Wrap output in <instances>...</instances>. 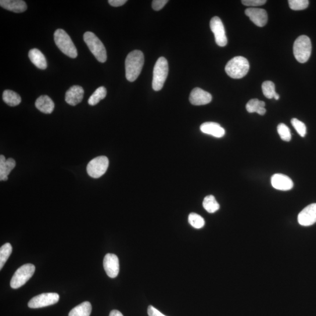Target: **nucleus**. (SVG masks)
I'll return each mask as SVG.
<instances>
[{
    "label": "nucleus",
    "mask_w": 316,
    "mask_h": 316,
    "mask_svg": "<svg viewBox=\"0 0 316 316\" xmlns=\"http://www.w3.org/2000/svg\"><path fill=\"white\" fill-rule=\"evenodd\" d=\"M144 64V56L141 51L135 50L128 54L125 59V76L129 82L136 80Z\"/></svg>",
    "instance_id": "nucleus-1"
},
{
    "label": "nucleus",
    "mask_w": 316,
    "mask_h": 316,
    "mask_svg": "<svg viewBox=\"0 0 316 316\" xmlns=\"http://www.w3.org/2000/svg\"><path fill=\"white\" fill-rule=\"evenodd\" d=\"M250 64L249 61L243 56H236L231 59L226 64V73L232 78H242L249 72Z\"/></svg>",
    "instance_id": "nucleus-2"
},
{
    "label": "nucleus",
    "mask_w": 316,
    "mask_h": 316,
    "mask_svg": "<svg viewBox=\"0 0 316 316\" xmlns=\"http://www.w3.org/2000/svg\"><path fill=\"white\" fill-rule=\"evenodd\" d=\"M54 40L57 47L64 55L76 58L77 56V51L76 46L65 31L62 29H58L54 33Z\"/></svg>",
    "instance_id": "nucleus-3"
},
{
    "label": "nucleus",
    "mask_w": 316,
    "mask_h": 316,
    "mask_svg": "<svg viewBox=\"0 0 316 316\" xmlns=\"http://www.w3.org/2000/svg\"><path fill=\"white\" fill-rule=\"evenodd\" d=\"M84 41L90 51L99 62L105 63L107 60V52L105 45L97 36L92 32H86L84 36Z\"/></svg>",
    "instance_id": "nucleus-4"
},
{
    "label": "nucleus",
    "mask_w": 316,
    "mask_h": 316,
    "mask_svg": "<svg viewBox=\"0 0 316 316\" xmlns=\"http://www.w3.org/2000/svg\"><path fill=\"white\" fill-rule=\"evenodd\" d=\"M311 53V43L306 35H301L294 41L293 54L298 62L304 63L309 59Z\"/></svg>",
    "instance_id": "nucleus-5"
},
{
    "label": "nucleus",
    "mask_w": 316,
    "mask_h": 316,
    "mask_svg": "<svg viewBox=\"0 0 316 316\" xmlns=\"http://www.w3.org/2000/svg\"><path fill=\"white\" fill-rule=\"evenodd\" d=\"M169 71L168 61L164 57L157 59L154 66L152 88L155 91H160L163 88Z\"/></svg>",
    "instance_id": "nucleus-6"
},
{
    "label": "nucleus",
    "mask_w": 316,
    "mask_h": 316,
    "mask_svg": "<svg viewBox=\"0 0 316 316\" xmlns=\"http://www.w3.org/2000/svg\"><path fill=\"white\" fill-rule=\"evenodd\" d=\"M35 271V267L33 264H25L17 269L14 274L10 282L13 289H19L23 286L33 276Z\"/></svg>",
    "instance_id": "nucleus-7"
},
{
    "label": "nucleus",
    "mask_w": 316,
    "mask_h": 316,
    "mask_svg": "<svg viewBox=\"0 0 316 316\" xmlns=\"http://www.w3.org/2000/svg\"><path fill=\"white\" fill-rule=\"evenodd\" d=\"M109 165V159L101 156L94 158L88 164L87 172L90 177L97 179L105 175Z\"/></svg>",
    "instance_id": "nucleus-8"
},
{
    "label": "nucleus",
    "mask_w": 316,
    "mask_h": 316,
    "mask_svg": "<svg viewBox=\"0 0 316 316\" xmlns=\"http://www.w3.org/2000/svg\"><path fill=\"white\" fill-rule=\"evenodd\" d=\"M59 295L56 293H46L39 294L29 301L28 306L31 308H42L51 306L58 302Z\"/></svg>",
    "instance_id": "nucleus-9"
},
{
    "label": "nucleus",
    "mask_w": 316,
    "mask_h": 316,
    "mask_svg": "<svg viewBox=\"0 0 316 316\" xmlns=\"http://www.w3.org/2000/svg\"><path fill=\"white\" fill-rule=\"evenodd\" d=\"M210 26L211 31L214 35L216 44L221 47L226 46L227 44V38L226 37L224 25L220 18L218 17L212 18Z\"/></svg>",
    "instance_id": "nucleus-10"
},
{
    "label": "nucleus",
    "mask_w": 316,
    "mask_h": 316,
    "mask_svg": "<svg viewBox=\"0 0 316 316\" xmlns=\"http://www.w3.org/2000/svg\"><path fill=\"white\" fill-rule=\"evenodd\" d=\"M104 268L110 278H116L120 271L119 260L116 255L107 254L104 258Z\"/></svg>",
    "instance_id": "nucleus-11"
},
{
    "label": "nucleus",
    "mask_w": 316,
    "mask_h": 316,
    "mask_svg": "<svg viewBox=\"0 0 316 316\" xmlns=\"http://www.w3.org/2000/svg\"><path fill=\"white\" fill-rule=\"evenodd\" d=\"M298 222L301 225L310 226L316 222V203L310 204L305 207L298 215Z\"/></svg>",
    "instance_id": "nucleus-12"
},
{
    "label": "nucleus",
    "mask_w": 316,
    "mask_h": 316,
    "mask_svg": "<svg viewBox=\"0 0 316 316\" xmlns=\"http://www.w3.org/2000/svg\"><path fill=\"white\" fill-rule=\"evenodd\" d=\"M246 14L257 26L263 27L268 22V14L264 9L249 8L246 10Z\"/></svg>",
    "instance_id": "nucleus-13"
},
{
    "label": "nucleus",
    "mask_w": 316,
    "mask_h": 316,
    "mask_svg": "<svg viewBox=\"0 0 316 316\" xmlns=\"http://www.w3.org/2000/svg\"><path fill=\"white\" fill-rule=\"evenodd\" d=\"M212 100V96L209 93L203 91L200 88H195L190 93L189 101L195 106H203L210 103Z\"/></svg>",
    "instance_id": "nucleus-14"
},
{
    "label": "nucleus",
    "mask_w": 316,
    "mask_h": 316,
    "mask_svg": "<svg viewBox=\"0 0 316 316\" xmlns=\"http://www.w3.org/2000/svg\"><path fill=\"white\" fill-rule=\"evenodd\" d=\"M271 184L276 189L286 191L292 189L293 183L288 176L283 174H275L271 178Z\"/></svg>",
    "instance_id": "nucleus-15"
},
{
    "label": "nucleus",
    "mask_w": 316,
    "mask_h": 316,
    "mask_svg": "<svg viewBox=\"0 0 316 316\" xmlns=\"http://www.w3.org/2000/svg\"><path fill=\"white\" fill-rule=\"evenodd\" d=\"M84 96V89L80 86H73L66 93L65 101L69 105L75 106L82 102Z\"/></svg>",
    "instance_id": "nucleus-16"
},
{
    "label": "nucleus",
    "mask_w": 316,
    "mask_h": 316,
    "mask_svg": "<svg viewBox=\"0 0 316 316\" xmlns=\"http://www.w3.org/2000/svg\"><path fill=\"white\" fill-rule=\"evenodd\" d=\"M16 166V162L13 158L6 160L5 156H0V181L8 180V177L11 172Z\"/></svg>",
    "instance_id": "nucleus-17"
},
{
    "label": "nucleus",
    "mask_w": 316,
    "mask_h": 316,
    "mask_svg": "<svg viewBox=\"0 0 316 316\" xmlns=\"http://www.w3.org/2000/svg\"><path fill=\"white\" fill-rule=\"evenodd\" d=\"M200 130L204 134L210 135L216 138H222L225 135V130L221 125L213 122H207L201 125Z\"/></svg>",
    "instance_id": "nucleus-18"
},
{
    "label": "nucleus",
    "mask_w": 316,
    "mask_h": 316,
    "mask_svg": "<svg viewBox=\"0 0 316 316\" xmlns=\"http://www.w3.org/2000/svg\"><path fill=\"white\" fill-rule=\"evenodd\" d=\"M0 6L3 9L16 13H23L27 9V4L23 0H1Z\"/></svg>",
    "instance_id": "nucleus-19"
},
{
    "label": "nucleus",
    "mask_w": 316,
    "mask_h": 316,
    "mask_svg": "<svg viewBox=\"0 0 316 316\" xmlns=\"http://www.w3.org/2000/svg\"><path fill=\"white\" fill-rule=\"evenodd\" d=\"M35 107L43 113L51 114L55 108V104L49 96H41L36 100Z\"/></svg>",
    "instance_id": "nucleus-20"
},
{
    "label": "nucleus",
    "mask_w": 316,
    "mask_h": 316,
    "mask_svg": "<svg viewBox=\"0 0 316 316\" xmlns=\"http://www.w3.org/2000/svg\"><path fill=\"white\" fill-rule=\"evenodd\" d=\"M29 58L38 69L45 70L47 68V62L44 54L38 49H32L29 52Z\"/></svg>",
    "instance_id": "nucleus-21"
},
{
    "label": "nucleus",
    "mask_w": 316,
    "mask_h": 316,
    "mask_svg": "<svg viewBox=\"0 0 316 316\" xmlns=\"http://www.w3.org/2000/svg\"><path fill=\"white\" fill-rule=\"evenodd\" d=\"M265 103L263 101H260V100L254 99L250 100L247 104L246 109L248 112L250 113H257L261 116H263L267 110H266Z\"/></svg>",
    "instance_id": "nucleus-22"
},
{
    "label": "nucleus",
    "mask_w": 316,
    "mask_h": 316,
    "mask_svg": "<svg viewBox=\"0 0 316 316\" xmlns=\"http://www.w3.org/2000/svg\"><path fill=\"white\" fill-rule=\"evenodd\" d=\"M92 307L89 301H85L70 311L69 316H90L92 313Z\"/></svg>",
    "instance_id": "nucleus-23"
},
{
    "label": "nucleus",
    "mask_w": 316,
    "mask_h": 316,
    "mask_svg": "<svg viewBox=\"0 0 316 316\" xmlns=\"http://www.w3.org/2000/svg\"><path fill=\"white\" fill-rule=\"evenodd\" d=\"M3 99L7 105L11 107L19 105L21 102V96L15 92L6 90L3 92Z\"/></svg>",
    "instance_id": "nucleus-24"
},
{
    "label": "nucleus",
    "mask_w": 316,
    "mask_h": 316,
    "mask_svg": "<svg viewBox=\"0 0 316 316\" xmlns=\"http://www.w3.org/2000/svg\"><path fill=\"white\" fill-rule=\"evenodd\" d=\"M203 206L209 213H214L220 209V205L213 195L207 196L204 199Z\"/></svg>",
    "instance_id": "nucleus-25"
},
{
    "label": "nucleus",
    "mask_w": 316,
    "mask_h": 316,
    "mask_svg": "<svg viewBox=\"0 0 316 316\" xmlns=\"http://www.w3.org/2000/svg\"><path fill=\"white\" fill-rule=\"evenodd\" d=\"M107 95V90L103 86L99 87L96 90L93 94L90 97L88 100L89 105L95 106L98 104L102 100L105 99Z\"/></svg>",
    "instance_id": "nucleus-26"
},
{
    "label": "nucleus",
    "mask_w": 316,
    "mask_h": 316,
    "mask_svg": "<svg viewBox=\"0 0 316 316\" xmlns=\"http://www.w3.org/2000/svg\"><path fill=\"white\" fill-rule=\"evenodd\" d=\"M13 251V247L9 243L4 244L0 249V269H2L4 265L8 260Z\"/></svg>",
    "instance_id": "nucleus-27"
},
{
    "label": "nucleus",
    "mask_w": 316,
    "mask_h": 316,
    "mask_svg": "<svg viewBox=\"0 0 316 316\" xmlns=\"http://www.w3.org/2000/svg\"><path fill=\"white\" fill-rule=\"evenodd\" d=\"M188 221L193 227L197 229L203 228L205 224L204 218L196 213H190L189 215Z\"/></svg>",
    "instance_id": "nucleus-28"
},
{
    "label": "nucleus",
    "mask_w": 316,
    "mask_h": 316,
    "mask_svg": "<svg viewBox=\"0 0 316 316\" xmlns=\"http://www.w3.org/2000/svg\"><path fill=\"white\" fill-rule=\"evenodd\" d=\"M263 94L266 98L271 99L274 98L276 92H275V86L271 81H266L262 85Z\"/></svg>",
    "instance_id": "nucleus-29"
},
{
    "label": "nucleus",
    "mask_w": 316,
    "mask_h": 316,
    "mask_svg": "<svg viewBox=\"0 0 316 316\" xmlns=\"http://www.w3.org/2000/svg\"><path fill=\"white\" fill-rule=\"evenodd\" d=\"M290 8L293 10H303L307 8L309 2L307 0H289Z\"/></svg>",
    "instance_id": "nucleus-30"
},
{
    "label": "nucleus",
    "mask_w": 316,
    "mask_h": 316,
    "mask_svg": "<svg viewBox=\"0 0 316 316\" xmlns=\"http://www.w3.org/2000/svg\"><path fill=\"white\" fill-rule=\"evenodd\" d=\"M277 130L280 137L283 141L289 142L291 140V134L289 128L284 124H280L277 127Z\"/></svg>",
    "instance_id": "nucleus-31"
},
{
    "label": "nucleus",
    "mask_w": 316,
    "mask_h": 316,
    "mask_svg": "<svg viewBox=\"0 0 316 316\" xmlns=\"http://www.w3.org/2000/svg\"><path fill=\"white\" fill-rule=\"evenodd\" d=\"M291 123H292L293 127L295 129L298 134L301 137H304L306 134V127L303 122L296 119V118H292V120H291Z\"/></svg>",
    "instance_id": "nucleus-32"
},
{
    "label": "nucleus",
    "mask_w": 316,
    "mask_h": 316,
    "mask_svg": "<svg viewBox=\"0 0 316 316\" xmlns=\"http://www.w3.org/2000/svg\"><path fill=\"white\" fill-rule=\"evenodd\" d=\"M265 0H243V5L249 7H258L265 5Z\"/></svg>",
    "instance_id": "nucleus-33"
},
{
    "label": "nucleus",
    "mask_w": 316,
    "mask_h": 316,
    "mask_svg": "<svg viewBox=\"0 0 316 316\" xmlns=\"http://www.w3.org/2000/svg\"><path fill=\"white\" fill-rule=\"evenodd\" d=\"M168 3V0H154L152 4V8L154 10L160 11L163 9Z\"/></svg>",
    "instance_id": "nucleus-34"
},
{
    "label": "nucleus",
    "mask_w": 316,
    "mask_h": 316,
    "mask_svg": "<svg viewBox=\"0 0 316 316\" xmlns=\"http://www.w3.org/2000/svg\"><path fill=\"white\" fill-rule=\"evenodd\" d=\"M148 314L149 316H166L156 309L152 306H149L148 308Z\"/></svg>",
    "instance_id": "nucleus-35"
},
{
    "label": "nucleus",
    "mask_w": 316,
    "mask_h": 316,
    "mask_svg": "<svg viewBox=\"0 0 316 316\" xmlns=\"http://www.w3.org/2000/svg\"><path fill=\"white\" fill-rule=\"evenodd\" d=\"M127 2V0H109V1L110 5L115 7L123 6Z\"/></svg>",
    "instance_id": "nucleus-36"
},
{
    "label": "nucleus",
    "mask_w": 316,
    "mask_h": 316,
    "mask_svg": "<svg viewBox=\"0 0 316 316\" xmlns=\"http://www.w3.org/2000/svg\"><path fill=\"white\" fill-rule=\"evenodd\" d=\"M109 316H124L120 311L117 310H113L110 312Z\"/></svg>",
    "instance_id": "nucleus-37"
},
{
    "label": "nucleus",
    "mask_w": 316,
    "mask_h": 316,
    "mask_svg": "<svg viewBox=\"0 0 316 316\" xmlns=\"http://www.w3.org/2000/svg\"><path fill=\"white\" fill-rule=\"evenodd\" d=\"M276 100H278L279 99V96L278 93H276L274 98Z\"/></svg>",
    "instance_id": "nucleus-38"
}]
</instances>
